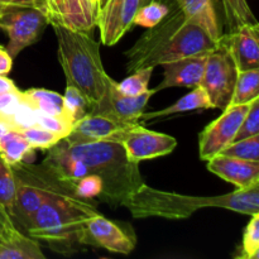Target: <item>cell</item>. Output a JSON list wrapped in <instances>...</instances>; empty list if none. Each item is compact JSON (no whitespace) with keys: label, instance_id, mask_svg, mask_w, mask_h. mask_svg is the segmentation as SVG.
<instances>
[{"label":"cell","instance_id":"6da1fadb","mask_svg":"<svg viewBox=\"0 0 259 259\" xmlns=\"http://www.w3.org/2000/svg\"><path fill=\"white\" fill-rule=\"evenodd\" d=\"M98 214V205L93 200L78 196L75 182L58 176L25 230L29 237L47 243L55 252L72 254L83 245L86 222Z\"/></svg>","mask_w":259,"mask_h":259},{"label":"cell","instance_id":"7a4b0ae2","mask_svg":"<svg viewBox=\"0 0 259 259\" xmlns=\"http://www.w3.org/2000/svg\"><path fill=\"white\" fill-rule=\"evenodd\" d=\"M209 33L190 22L181 10L167 14L154 27L148 28L133 47L125 52L126 71L129 73L144 67H156L189 56L207 53L217 46Z\"/></svg>","mask_w":259,"mask_h":259},{"label":"cell","instance_id":"3957f363","mask_svg":"<svg viewBox=\"0 0 259 259\" xmlns=\"http://www.w3.org/2000/svg\"><path fill=\"white\" fill-rule=\"evenodd\" d=\"M121 206L136 219L163 218L168 220L189 219L201 209L218 207L244 215L259 214V185L245 190H235L218 196H192L153 189L143 184L134 190Z\"/></svg>","mask_w":259,"mask_h":259},{"label":"cell","instance_id":"277c9868","mask_svg":"<svg viewBox=\"0 0 259 259\" xmlns=\"http://www.w3.org/2000/svg\"><path fill=\"white\" fill-rule=\"evenodd\" d=\"M67 146L71 153L85 164L88 174L101 180L103 192L99 200L110 206H121L126 197L144 184L139 163H133L126 158L125 151L119 142L67 143Z\"/></svg>","mask_w":259,"mask_h":259},{"label":"cell","instance_id":"5b68a950","mask_svg":"<svg viewBox=\"0 0 259 259\" xmlns=\"http://www.w3.org/2000/svg\"><path fill=\"white\" fill-rule=\"evenodd\" d=\"M57 38L58 61L66 85L80 90L93 105V110L105 91V76L99 43L91 33L73 30L58 23H50Z\"/></svg>","mask_w":259,"mask_h":259},{"label":"cell","instance_id":"8992f818","mask_svg":"<svg viewBox=\"0 0 259 259\" xmlns=\"http://www.w3.org/2000/svg\"><path fill=\"white\" fill-rule=\"evenodd\" d=\"M15 176V199L12 220L22 228H27L30 217L37 211L46 194L52 187L58 175L46 163L33 164L19 162L12 166Z\"/></svg>","mask_w":259,"mask_h":259},{"label":"cell","instance_id":"52a82bcc","mask_svg":"<svg viewBox=\"0 0 259 259\" xmlns=\"http://www.w3.org/2000/svg\"><path fill=\"white\" fill-rule=\"evenodd\" d=\"M237 76V65L222 35L217 46L207 53L204 75L200 83L209 96L212 109L224 110L229 106Z\"/></svg>","mask_w":259,"mask_h":259},{"label":"cell","instance_id":"ba28073f","mask_svg":"<svg viewBox=\"0 0 259 259\" xmlns=\"http://www.w3.org/2000/svg\"><path fill=\"white\" fill-rule=\"evenodd\" d=\"M48 24L45 12L33 7H0V28L9 37L5 50L15 58L24 48L39 40Z\"/></svg>","mask_w":259,"mask_h":259},{"label":"cell","instance_id":"9c48e42d","mask_svg":"<svg viewBox=\"0 0 259 259\" xmlns=\"http://www.w3.org/2000/svg\"><path fill=\"white\" fill-rule=\"evenodd\" d=\"M82 243L119 254H131L137 245V237L129 224L115 223L98 214L86 222Z\"/></svg>","mask_w":259,"mask_h":259},{"label":"cell","instance_id":"30bf717a","mask_svg":"<svg viewBox=\"0 0 259 259\" xmlns=\"http://www.w3.org/2000/svg\"><path fill=\"white\" fill-rule=\"evenodd\" d=\"M249 106L250 103L227 106L219 118L205 126L199 137V153L202 161H209L234 142Z\"/></svg>","mask_w":259,"mask_h":259},{"label":"cell","instance_id":"8fae6325","mask_svg":"<svg viewBox=\"0 0 259 259\" xmlns=\"http://www.w3.org/2000/svg\"><path fill=\"white\" fill-rule=\"evenodd\" d=\"M156 93L154 89H149L142 95L128 96L119 90L118 82L106 73L105 91L101 100L94 108L93 113L108 116L121 123H139V118L146 109L149 99Z\"/></svg>","mask_w":259,"mask_h":259},{"label":"cell","instance_id":"7c38bea8","mask_svg":"<svg viewBox=\"0 0 259 259\" xmlns=\"http://www.w3.org/2000/svg\"><path fill=\"white\" fill-rule=\"evenodd\" d=\"M116 142L123 146L126 158L133 163L166 156L177 146L176 138L172 136L148 131L139 123L126 129Z\"/></svg>","mask_w":259,"mask_h":259},{"label":"cell","instance_id":"4fadbf2b","mask_svg":"<svg viewBox=\"0 0 259 259\" xmlns=\"http://www.w3.org/2000/svg\"><path fill=\"white\" fill-rule=\"evenodd\" d=\"M141 0H104L96 14V27L105 46H114L133 25Z\"/></svg>","mask_w":259,"mask_h":259},{"label":"cell","instance_id":"5bb4252c","mask_svg":"<svg viewBox=\"0 0 259 259\" xmlns=\"http://www.w3.org/2000/svg\"><path fill=\"white\" fill-rule=\"evenodd\" d=\"M46 17L50 23H58L66 28L93 33L96 27V8L94 0H46Z\"/></svg>","mask_w":259,"mask_h":259},{"label":"cell","instance_id":"9a60e30c","mask_svg":"<svg viewBox=\"0 0 259 259\" xmlns=\"http://www.w3.org/2000/svg\"><path fill=\"white\" fill-rule=\"evenodd\" d=\"M134 124L121 123L108 116L90 113L76 121L65 139L70 144L91 143L100 141H118L119 137Z\"/></svg>","mask_w":259,"mask_h":259},{"label":"cell","instance_id":"2e32d148","mask_svg":"<svg viewBox=\"0 0 259 259\" xmlns=\"http://www.w3.org/2000/svg\"><path fill=\"white\" fill-rule=\"evenodd\" d=\"M209 53V52H207ZM207 53L189 56L161 65L163 67V78L154 88L158 91L168 88H196L200 86L204 75Z\"/></svg>","mask_w":259,"mask_h":259},{"label":"cell","instance_id":"e0dca14e","mask_svg":"<svg viewBox=\"0 0 259 259\" xmlns=\"http://www.w3.org/2000/svg\"><path fill=\"white\" fill-rule=\"evenodd\" d=\"M238 71L259 68V23L245 24L223 34Z\"/></svg>","mask_w":259,"mask_h":259},{"label":"cell","instance_id":"ac0fdd59","mask_svg":"<svg viewBox=\"0 0 259 259\" xmlns=\"http://www.w3.org/2000/svg\"><path fill=\"white\" fill-rule=\"evenodd\" d=\"M207 169L238 190L250 189L259 185V162L244 161L217 154L207 161Z\"/></svg>","mask_w":259,"mask_h":259},{"label":"cell","instance_id":"d6986e66","mask_svg":"<svg viewBox=\"0 0 259 259\" xmlns=\"http://www.w3.org/2000/svg\"><path fill=\"white\" fill-rule=\"evenodd\" d=\"M177 8L190 22L204 28L210 37L218 40L223 35L214 0H175Z\"/></svg>","mask_w":259,"mask_h":259},{"label":"cell","instance_id":"ffe728a7","mask_svg":"<svg viewBox=\"0 0 259 259\" xmlns=\"http://www.w3.org/2000/svg\"><path fill=\"white\" fill-rule=\"evenodd\" d=\"M200 109H212V104L204 89L201 86H196V88L192 89V91H190L189 94L182 96L180 100H177L176 103L167 106V108L161 109V110L149 111V113L143 111L141 118H139V121H148L152 119L164 118V116L174 115V114L200 110Z\"/></svg>","mask_w":259,"mask_h":259},{"label":"cell","instance_id":"44dd1931","mask_svg":"<svg viewBox=\"0 0 259 259\" xmlns=\"http://www.w3.org/2000/svg\"><path fill=\"white\" fill-rule=\"evenodd\" d=\"M37 239L20 232L0 240V259H45Z\"/></svg>","mask_w":259,"mask_h":259},{"label":"cell","instance_id":"7402d4cb","mask_svg":"<svg viewBox=\"0 0 259 259\" xmlns=\"http://www.w3.org/2000/svg\"><path fill=\"white\" fill-rule=\"evenodd\" d=\"M34 152L35 149L30 147L22 132L12 129L0 137V156L10 166L19 162L32 163L34 159Z\"/></svg>","mask_w":259,"mask_h":259},{"label":"cell","instance_id":"603a6c76","mask_svg":"<svg viewBox=\"0 0 259 259\" xmlns=\"http://www.w3.org/2000/svg\"><path fill=\"white\" fill-rule=\"evenodd\" d=\"M22 98L38 113L46 115L63 116L62 95L46 89H29L22 91Z\"/></svg>","mask_w":259,"mask_h":259},{"label":"cell","instance_id":"cb8c5ba5","mask_svg":"<svg viewBox=\"0 0 259 259\" xmlns=\"http://www.w3.org/2000/svg\"><path fill=\"white\" fill-rule=\"evenodd\" d=\"M259 98V68L238 71L234 91L229 105L252 103Z\"/></svg>","mask_w":259,"mask_h":259},{"label":"cell","instance_id":"d4e9b609","mask_svg":"<svg viewBox=\"0 0 259 259\" xmlns=\"http://www.w3.org/2000/svg\"><path fill=\"white\" fill-rule=\"evenodd\" d=\"M62 106L63 116L72 125L81 118L93 113V105L90 101L83 96L80 90L71 85H66L65 94L62 95Z\"/></svg>","mask_w":259,"mask_h":259},{"label":"cell","instance_id":"484cf974","mask_svg":"<svg viewBox=\"0 0 259 259\" xmlns=\"http://www.w3.org/2000/svg\"><path fill=\"white\" fill-rule=\"evenodd\" d=\"M225 23L229 32L245 24H255L257 18L253 14L247 0H222Z\"/></svg>","mask_w":259,"mask_h":259},{"label":"cell","instance_id":"4316f807","mask_svg":"<svg viewBox=\"0 0 259 259\" xmlns=\"http://www.w3.org/2000/svg\"><path fill=\"white\" fill-rule=\"evenodd\" d=\"M168 5L159 3L157 0L147 3V4L141 5L137 10L136 15L133 19V25H139L143 28H152L161 23L167 14L169 13Z\"/></svg>","mask_w":259,"mask_h":259},{"label":"cell","instance_id":"83f0119b","mask_svg":"<svg viewBox=\"0 0 259 259\" xmlns=\"http://www.w3.org/2000/svg\"><path fill=\"white\" fill-rule=\"evenodd\" d=\"M15 199V176L12 166L0 156V206L12 218Z\"/></svg>","mask_w":259,"mask_h":259},{"label":"cell","instance_id":"f1b7e54d","mask_svg":"<svg viewBox=\"0 0 259 259\" xmlns=\"http://www.w3.org/2000/svg\"><path fill=\"white\" fill-rule=\"evenodd\" d=\"M219 154L244 159V161L259 162V136L232 142Z\"/></svg>","mask_w":259,"mask_h":259},{"label":"cell","instance_id":"f546056e","mask_svg":"<svg viewBox=\"0 0 259 259\" xmlns=\"http://www.w3.org/2000/svg\"><path fill=\"white\" fill-rule=\"evenodd\" d=\"M154 67H144L133 71L121 82H118L119 90L128 96H138L149 90V81Z\"/></svg>","mask_w":259,"mask_h":259},{"label":"cell","instance_id":"4dcf8cb0","mask_svg":"<svg viewBox=\"0 0 259 259\" xmlns=\"http://www.w3.org/2000/svg\"><path fill=\"white\" fill-rule=\"evenodd\" d=\"M259 254V214L250 215V220L244 229L242 245L238 259H258Z\"/></svg>","mask_w":259,"mask_h":259},{"label":"cell","instance_id":"1f68e13d","mask_svg":"<svg viewBox=\"0 0 259 259\" xmlns=\"http://www.w3.org/2000/svg\"><path fill=\"white\" fill-rule=\"evenodd\" d=\"M22 134L27 139L28 143L30 144V147L35 149V151L37 149H39V151H48V149L52 148L56 143L61 141L60 137L56 136L52 132L47 131V129L42 128L38 124L23 129Z\"/></svg>","mask_w":259,"mask_h":259},{"label":"cell","instance_id":"d6a6232c","mask_svg":"<svg viewBox=\"0 0 259 259\" xmlns=\"http://www.w3.org/2000/svg\"><path fill=\"white\" fill-rule=\"evenodd\" d=\"M253 136H259V98L254 99L250 103L249 109H248L247 114L244 115L242 124L238 129L234 142Z\"/></svg>","mask_w":259,"mask_h":259},{"label":"cell","instance_id":"836d02e7","mask_svg":"<svg viewBox=\"0 0 259 259\" xmlns=\"http://www.w3.org/2000/svg\"><path fill=\"white\" fill-rule=\"evenodd\" d=\"M37 124L47 131L52 132L61 139L66 138L72 131V124L65 118V116H53L46 115V114H37Z\"/></svg>","mask_w":259,"mask_h":259},{"label":"cell","instance_id":"e575fe53","mask_svg":"<svg viewBox=\"0 0 259 259\" xmlns=\"http://www.w3.org/2000/svg\"><path fill=\"white\" fill-rule=\"evenodd\" d=\"M75 190L82 199H99L103 192V182L95 175H86L75 182Z\"/></svg>","mask_w":259,"mask_h":259},{"label":"cell","instance_id":"d590c367","mask_svg":"<svg viewBox=\"0 0 259 259\" xmlns=\"http://www.w3.org/2000/svg\"><path fill=\"white\" fill-rule=\"evenodd\" d=\"M22 101L23 98L20 90L13 91V93L0 91V120L5 121L10 126V119L19 108Z\"/></svg>","mask_w":259,"mask_h":259},{"label":"cell","instance_id":"8d00e7d4","mask_svg":"<svg viewBox=\"0 0 259 259\" xmlns=\"http://www.w3.org/2000/svg\"><path fill=\"white\" fill-rule=\"evenodd\" d=\"M18 232H19V229H17L12 218H10L9 214L0 206V234L4 238H8Z\"/></svg>","mask_w":259,"mask_h":259},{"label":"cell","instance_id":"74e56055","mask_svg":"<svg viewBox=\"0 0 259 259\" xmlns=\"http://www.w3.org/2000/svg\"><path fill=\"white\" fill-rule=\"evenodd\" d=\"M46 0H0V7L13 5V7H33L38 9H45Z\"/></svg>","mask_w":259,"mask_h":259},{"label":"cell","instance_id":"f35d334b","mask_svg":"<svg viewBox=\"0 0 259 259\" xmlns=\"http://www.w3.org/2000/svg\"><path fill=\"white\" fill-rule=\"evenodd\" d=\"M13 67V58L5 48L0 46V75H8Z\"/></svg>","mask_w":259,"mask_h":259},{"label":"cell","instance_id":"ab89813d","mask_svg":"<svg viewBox=\"0 0 259 259\" xmlns=\"http://www.w3.org/2000/svg\"><path fill=\"white\" fill-rule=\"evenodd\" d=\"M9 131H12V128H10V126L8 125L5 121L0 120V137H3L5 133H7V132H9Z\"/></svg>","mask_w":259,"mask_h":259},{"label":"cell","instance_id":"60d3db41","mask_svg":"<svg viewBox=\"0 0 259 259\" xmlns=\"http://www.w3.org/2000/svg\"><path fill=\"white\" fill-rule=\"evenodd\" d=\"M3 238H4V237H3V235H2V234H0V240H2V239H3Z\"/></svg>","mask_w":259,"mask_h":259}]
</instances>
